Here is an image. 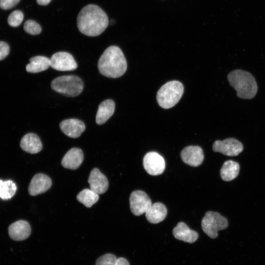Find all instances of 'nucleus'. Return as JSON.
I'll use <instances>...</instances> for the list:
<instances>
[{
  "label": "nucleus",
  "mask_w": 265,
  "mask_h": 265,
  "mask_svg": "<svg viewBox=\"0 0 265 265\" xmlns=\"http://www.w3.org/2000/svg\"><path fill=\"white\" fill-rule=\"evenodd\" d=\"M184 93L183 85L179 81L166 82L158 90L157 100L159 106L168 109L174 106L180 100Z\"/></svg>",
  "instance_id": "obj_4"
},
{
  "label": "nucleus",
  "mask_w": 265,
  "mask_h": 265,
  "mask_svg": "<svg viewBox=\"0 0 265 265\" xmlns=\"http://www.w3.org/2000/svg\"><path fill=\"white\" fill-rule=\"evenodd\" d=\"M240 166L238 163L232 160H227L223 163L220 171L221 178L224 181H230L238 175Z\"/></svg>",
  "instance_id": "obj_21"
},
{
  "label": "nucleus",
  "mask_w": 265,
  "mask_h": 265,
  "mask_svg": "<svg viewBox=\"0 0 265 265\" xmlns=\"http://www.w3.org/2000/svg\"><path fill=\"white\" fill-rule=\"evenodd\" d=\"M98 67L103 76L117 78L126 72L127 63L121 50L117 46H111L106 49L100 57Z\"/></svg>",
  "instance_id": "obj_2"
},
{
  "label": "nucleus",
  "mask_w": 265,
  "mask_h": 265,
  "mask_svg": "<svg viewBox=\"0 0 265 265\" xmlns=\"http://www.w3.org/2000/svg\"><path fill=\"white\" fill-rule=\"evenodd\" d=\"M88 182L90 185V189L98 194L106 192L108 187L106 177L97 168L91 170Z\"/></svg>",
  "instance_id": "obj_14"
},
{
  "label": "nucleus",
  "mask_w": 265,
  "mask_h": 265,
  "mask_svg": "<svg viewBox=\"0 0 265 265\" xmlns=\"http://www.w3.org/2000/svg\"><path fill=\"white\" fill-rule=\"evenodd\" d=\"M83 160L82 150L78 148H73L64 155L61 160V164L64 168L75 170L80 167Z\"/></svg>",
  "instance_id": "obj_16"
},
{
  "label": "nucleus",
  "mask_w": 265,
  "mask_h": 265,
  "mask_svg": "<svg viewBox=\"0 0 265 265\" xmlns=\"http://www.w3.org/2000/svg\"><path fill=\"white\" fill-rule=\"evenodd\" d=\"M17 190L16 184L11 180H0V198L3 200L11 198Z\"/></svg>",
  "instance_id": "obj_24"
},
{
  "label": "nucleus",
  "mask_w": 265,
  "mask_h": 265,
  "mask_svg": "<svg viewBox=\"0 0 265 265\" xmlns=\"http://www.w3.org/2000/svg\"><path fill=\"white\" fill-rule=\"evenodd\" d=\"M77 66L72 55L67 52H57L50 58V67L57 71H73L76 70Z\"/></svg>",
  "instance_id": "obj_8"
},
{
  "label": "nucleus",
  "mask_w": 265,
  "mask_h": 265,
  "mask_svg": "<svg viewBox=\"0 0 265 265\" xmlns=\"http://www.w3.org/2000/svg\"><path fill=\"white\" fill-rule=\"evenodd\" d=\"M31 233L29 224L25 220H18L11 224L8 228L9 237L14 240L21 241L27 238Z\"/></svg>",
  "instance_id": "obj_15"
},
{
  "label": "nucleus",
  "mask_w": 265,
  "mask_h": 265,
  "mask_svg": "<svg viewBox=\"0 0 265 265\" xmlns=\"http://www.w3.org/2000/svg\"><path fill=\"white\" fill-rule=\"evenodd\" d=\"M117 260L112 254H106L99 257L96 262V265H115Z\"/></svg>",
  "instance_id": "obj_27"
},
{
  "label": "nucleus",
  "mask_w": 265,
  "mask_h": 265,
  "mask_svg": "<svg viewBox=\"0 0 265 265\" xmlns=\"http://www.w3.org/2000/svg\"><path fill=\"white\" fill-rule=\"evenodd\" d=\"M108 25L106 14L99 6L88 4L83 7L77 17L80 31L88 36H97L106 29Z\"/></svg>",
  "instance_id": "obj_1"
},
{
  "label": "nucleus",
  "mask_w": 265,
  "mask_h": 265,
  "mask_svg": "<svg viewBox=\"0 0 265 265\" xmlns=\"http://www.w3.org/2000/svg\"><path fill=\"white\" fill-rule=\"evenodd\" d=\"M143 164L146 172L152 176L162 174L165 168L163 158L156 152L147 153L143 158Z\"/></svg>",
  "instance_id": "obj_9"
},
{
  "label": "nucleus",
  "mask_w": 265,
  "mask_h": 265,
  "mask_svg": "<svg viewBox=\"0 0 265 265\" xmlns=\"http://www.w3.org/2000/svg\"><path fill=\"white\" fill-rule=\"evenodd\" d=\"M20 0H0V7L4 10L11 9L16 6Z\"/></svg>",
  "instance_id": "obj_28"
},
{
  "label": "nucleus",
  "mask_w": 265,
  "mask_h": 265,
  "mask_svg": "<svg viewBox=\"0 0 265 265\" xmlns=\"http://www.w3.org/2000/svg\"><path fill=\"white\" fill-rule=\"evenodd\" d=\"M99 194L90 188H85L77 196V199L87 208L92 207L99 200Z\"/></svg>",
  "instance_id": "obj_23"
},
{
  "label": "nucleus",
  "mask_w": 265,
  "mask_h": 265,
  "mask_svg": "<svg viewBox=\"0 0 265 265\" xmlns=\"http://www.w3.org/2000/svg\"><path fill=\"white\" fill-rule=\"evenodd\" d=\"M167 210L164 204L160 202L152 204L145 212L147 220L153 224H157L166 217Z\"/></svg>",
  "instance_id": "obj_19"
},
{
  "label": "nucleus",
  "mask_w": 265,
  "mask_h": 265,
  "mask_svg": "<svg viewBox=\"0 0 265 265\" xmlns=\"http://www.w3.org/2000/svg\"><path fill=\"white\" fill-rule=\"evenodd\" d=\"M203 232L211 238L218 237L217 232L226 229L228 226L227 218L215 212L208 211L202 219Z\"/></svg>",
  "instance_id": "obj_6"
},
{
  "label": "nucleus",
  "mask_w": 265,
  "mask_h": 265,
  "mask_svg": "<svg viewBox=\"0 0 265 265\" xmlns=\"http://www.w3.org/2000/svg\"><path fill=\"white\" fill-rule=\"evenodd\" d=\"M25 31L31 35H37L41 32V26L35 21L31 20H27L24 25Z\"/></svg>",
  "instance_id": "obj_25"
},
{
  "label": "nucleus",
  "mask_w": 265,
  "mask_h": 265,
  "mask_svg": "<svg viewBox=\"0 0 265 265\" xmlns=\"http://www.w3.org/2000/svg\"><path fill=\"white\" fill-rule=\"evenodd\" d=\"M51 0H36L37 3L41 5H46L48 4Z\"/></svg>",
  "instance_id": "obj_31"
},
{
  "label": "nucleus",
  "mask_w": 265,
  "mask_h": 265,
  "mask_svg": "<svg viewBox=\"0 0 265 265\" xmlns=\"http://www.w3.org/2000/svg\"><path fill=\"white\" fill-rule=\"evenodd\" d=\"M52 180L47 175L38 173L32 178L28 186V193L31 196L43 193L50 189L52 186Z\"/></svg>",
  "instance_id": "obj_12"
},
{
  "label": "nucleus",
  "mask_w": 265,
  "mask_h": 265,
  "mask_svg": "<svg viewBox=\"0 0 265 265\" xmlns=\"http://www.w3.org/2000/svg\"><path fill=\"white\" fill-rule=\"evenodd\" d=\"M173 234L176 239L190 243L194 242L199 237L196 232L190 229L182 222L178 223L173 229Z\"/></svg>",
  "instance_id": "obj_17"
},
{
  "label": "nucleus",
  "mask_w": 265,
  "mask_h": 265,
  "mask_svg": "<svg viewBox=\"0 0 265 265\" xmlns=\"http://www.w3.org/2000/svg\"><path fill=\"white\" fill-rule=\"evenodd\" d=\"M181 158L185 163L193 167L202 164L204 159L202 149L198 146H188L181 153Z\"/></svg>",
  "instance_id": "obj_11"
},
{
  "label": "nucleus",
  "mask_w": 265,
  "mask_h": 265,
  "mask_svg": "<svg viewBox=\"0 0 265 265\" xmlns=\"http://www.w3.org/2000/svg\"><path fill=\"white\" fill-rule=\"evenodd\" d=\"M129 201L131 211L136 216L145 213L152 204L146 193L140 190L132 191L130 195Z\"/></svg>",
  "instance_id": "obj_7"
},
{
  "label": "nucleus",
  "mask_w": 265,
  "mask_h": 265,
  "mask_svg": "<svg viewBox=\"0 0 265 265\" xmlns=\"http://www.w3.org/2000/svg\"><path fill=\"white\" fill-rule=\"evenodd\" d=\"M30 63L26 66L29 73H36L44 71L50 67V58L44 56H36L29 59Z\"/></svg>",
  "instance_id": "obj_22"
},
{
  "label": "nucleus",
  "mask_w": 265,
  "mask_h": 265,
  "mask_svg": "<svg viewBox=\"0 0 265 265\" xmlns=\"http://www.w3.org/2000/svg\"><path fill=\"white\" fill-rule=\"evenodd\" d=\"M51 87L55 91L68 97H76L83 88L81 79L75 75L62 76L54 79Z\"/></svg>",
  "instance_id": "obj_5"
},
{
  "label": "nucleus",
  "mask_w": 265,
  "mask_h": 265,
  "mask_svg": "<svg viewBox=\"0 0 265 265\" xmlns=\"http://www.w3.org/2000/svg\"><path fill=\"white\" fill-rule=\"evenodd\" d=\"M230 84L236 90L238 97L244 99L253 98L258 90L255 79L249 72L235 70L227 75Z\"/></svg>",
  "instance_id": "obj_3"
},
{
  "label": "nucleus",
  "mask_w": 265,
  "mask_h": 265,
  "mask_svg": "<svg viewBox=\"0 0 265 265\" xmlns=\"http://www.w3.org/2000/svg\"><path fill=\"white\" fill-rule=\"evenodd\" d=\"M24 19L23 13L19 10H15L12 12L8 18V23L12 27L18 26Z\"/></svg>",
  "instance_id": "obj_26"
},
{
  "label": "nucleus",
  "mask_w": 265,
  "mask_h": 265,
  "mask_svg": "<svg viewBox=\"0 0 265 265\" xmlns=\"http://www.w3.org/2000/svg\"><path fill=\"white\" fill-rule=\"evenodd\" d=\"M242 144L234 138H228L223 140H216L213 144L214 152H219L227 156H236L243 150Z\"/></svg>",
  "instance_id": "obj_10"
},
{
  "label": "nucleus",
  "mask_w": 265,
  "mask_h": 265,
  "mask_svg": "<svg viewBox=\"0 0 265 265\" xmlns=\"http://www.w3.org/2000/svg\"><path fill=\"white\" fill-rule=\"evenodd\" d=\"M115 103L111 99L102 102L99 106L96 116V122L98 125L105 123L113 114Z\"/></svg>",
  "instance_id": "obj_20"
},
{
  "label": "nucleus",
  "mask_w": 265,
  "mask_h": 265,
  "mask_svg": "<svg viewBox=\"0 0 265 265\" xmlns=\"http://www.w3.org/2000/svg\"><path fill=\"white\" fill-rule=\"evenodd\" d=\"M20 147L24 151L36 154L42 149V144L39 137L35 133H28L25 135L20 142Z\"/></svg>",
  "instance_id": "obj_18"
},
{
  "label": "nucleus",
  "mask_w": 265,
  "mask_h": 265,
  "mask_svg": "<svg viewBox=\"0 0 265 265\" xmlns=\"http://www.w3.org/2000/svg\"><path fill=\"white\" fill-rule=\"evenodd\" d=\"M9 53L8 45L3 41H0V60L4 59Z\"/></svg>",
  "instance_id": "obj_29"
},
{
  "label": "nucleus",
  "mask_w": 265,
  "mask_h": 265,
  "mask_svg": "<svg viewBox=\"0 0 265 265\" xmlns=\"http://www.w3.org/2000/svg\"><path fill=\"white\" fill-rule=\"evenodd\" d=\"M115 265H130V264L126 259L121 257L117 259Z\"/></svg>",
  "instance_id": "obj_30"
},
{
  "label": "nucleus",
  "mask_w": 265,
  "mask_h": 265,
  "mask_svg": "<svg viewBox=\"0 0 265 265\" xmlns=\"http://www.w3.org/2000/svg\"><path fill=\"white\" fill-rule=\"evenodd\" d=\"M59 127L65 135L71 138L79 137L85 129L84 123L76 118L63 120L60 123Z\"/></svg>",
  "instance_id": "obj_13"
}]
</instances>
